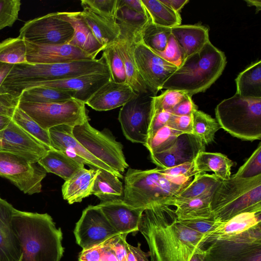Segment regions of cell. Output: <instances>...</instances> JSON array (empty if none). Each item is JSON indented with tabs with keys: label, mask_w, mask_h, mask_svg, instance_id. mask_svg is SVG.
<instances>
[{
	"label": "cell",
	"mask_w": 261,
	"mask_h": 261,
	"mask_svg": "<svg viewBox=\"0 0 261 261\" xmlns=\"http://www.w3.org/2000/svg\"><path fill=\"white\" fill-rule=\"evenodd\" d=\"M139 231L149 247L150 261H190L195 251L202 248L203 234L178 221L169 205L155 204L145 209Z\"/></svg>",
	"instance_id": "obj_1"
},
{
	"label": "cell",
	"mask_w": 261,
	"mask_h": 261,
	"mask_svg": "<svg viewBox=\"0 0 261 261\" xmlns=\"http://www.w3.org/2000/svg\"><path fill=\"white\" fill-rule=\"evenodd\" d=\"M12 223L21 247L20 261H60L63 233L49 215L14 208Z\"/></svg>",
	"instance_id": "obj_2"
},
{
	"label": "cell",
	"mask_w": 261,
	"mask_h": 261,
	"mask_svg": "<svg viewBox=\"0 0 261 261\" xmlns=\"http://www.w3.org/2000/svg\"><path fill=\"white\" fill-rule=\"evenodd\" d=\"M159 169L128 168L124 178L123 201L144 210L155 204L169 205L193 179L168 176L161 173Z\"/></svg>",
	"instance_id": "obj_3"
},
{
	"label": "cell",
	"mask_w": 261,
	"mask_h": 261,
	"mask_svg": "<svg viewBox=\"0 0 261 261\" xmlns=\"http://www.w3.org/2000/svg\"><path fill=\"white\" fill-rule=\"evenodd\" d=\"M226 63L224 53L209 41L182 62L162 89L181 91L191 97L204 92L221 75Z\"/></svg>",
	"instance_id": "obj_4"
},
{
	"label": "cell",
	"mask_w": 261,
	"mask_h": 261,
	"mask_svg": "<svg viewBox=\"0 0 261 261\" xmlns=\"http://www.w3.org/2000/svg\"><path fill=\"white\" fill-rule=\"evenodd\" d=\"M210 206L214 220L221 222L241 213L261 212V175L221 179L213 194Z\"/></svg>",
	"instance_id": "obj_5"
},
{
	"label": "cell",
	"mask_w": 261,
	"mask_h": 261,
	"mask_svg": "<svg viewBox=\"0 0 261 261\" xmlns=\"http://www.w3.org/2000/svg\"><path fill=\"white\" fill-rule=\"evenodd\" d=\"M93 73H109L102 57L92 60L54 64H15L9 73L7 80L11 87L20 93L35 83L68 79Z\"/></svg>",
	"instance_id": "obj_6"
},
{
	"label": "cell",
	"mask_w": 261,
	"mask_h": 261,
	"mask_svg": "<svg viewBox=\"0 0 261 261\" xmlns=\"http://www.w3.org/2000/svg\"><path fill=\"white\" fill-rule=\"evenodd\" d=\"M221 128L239 139H261V99L247 98L236 93L220 102L215 109Z\"/></svg>",
	"instance_id": "obj_7"
},
{
	"label": "cell",
	"mask_w": 261,
	"mask_h": 261,
	"mask_svg": "<svg viewBox=\"0 0 261 261\" xmlns=\"http://www.w3.org/2000/svg\"><path fill=\"white\" fill-rule=\"evenodd\" d=\"M206 245L204 261H261V224Z\"/></svg>",
	"instance_id": "obj_8"
},
{
	"label": "cell",
	"mask_w": 261,
	"mask_h": 261,
	"mask_svg": "<svg viewBox=\"0 0 261 261\" xmlns=\"http://www.w3.org/2000/svg\"><path fill=\"white\" fill-rule=\"evenodd\" d=\"M72 134L89 152L115 171L122 174L128 168L122 144L109 130H98L88 120L73 127Z\"/></svg>",
	"instance_id": "obj_9"
},
{
	"label": "cell",
	"mask_w": 261,
	"mask_h": 261,
	"mask_svg": "<svg viewBox=\"0 0 261 261\" xmlns=\"http://www.w3.org/2000/svg\"><path fill=\"white\" fill-rule=\"evenodd\" d=\"M85 103L72 98L62 102L19 101L18 107L42 128L48 130L61 125L74 127L89 120Z\"/></svg>",
	"instance_id": "obj_10"
},
{
	"label": "cell",
	"mask_w": 261,
	"mask_h": 261,
	"mask_svg": "<svg viewBox=\"0 0 261 261\" xmlns=\"http://www.w3.org/2000/svg\"><path fill=\"white\" fill-rule=\"evenodd\" d=\"M46 173L38 162L12 153L0 152V176L9 180L24 194L40 193Z\"/></svg>",
	"instance_id": "obj_11"
},
{
	"label": "cell",
	"mask_w": 261,
	"mask_h": 261,
	"mask_svg": "<svg viewBox=\"0 0 261 261\" xmlns=\"http://www.w3.org/2000/svg\"><path fill=\"white\" fill-rule=\"evenodd\" d=\"M73 35L70 23L54 12L27 21L19 30V36L34 43L57 45L67 44Z\"/></svg>",
	"instance_id": "obj_12"
},
{
	"label": "cell",
	"mask_w": 261,
	"mask_h": 261,
	"mask_svg": "<svg viewBox=\"0 0 261 261\" xmlns=\"http://www.w3.org/2000/svg\"><path fill=\"white\" fill-rule=\"evenodd\" d=\"M138 94L122 106L118 120L125 137L133 143L144 146L148 136L152 96Z\"/></svg>",
	"instance_id": "obj_13"
},
{
	"label": "cell",
	"mask_w": 261,
	"mask_h": 261,
	"mask_svg": "<svg viewBox=\"0 0 261 261\" xmlns=\"http://www.w3.org/2000/svg\"><path fill=\"white\" fill-rule=\"evenodd\" d=\"M134 56L139 73L148 91L156 96L177 67L146 46L140 38L135 43Z\"/></svg>",
	"instance_id": "obj_14"
},
{
	"label": "cell",
	"mask_w": 261,
	"mask_h": 261,
	"mask_svg": "<svg viewBox=\"0 0 261 261\" xmlns=\"http://www.w3.org/2000/svg\"><path fill=\"white\" fill-rule=\"evenodd\" d=\"M73 233L82 250L92 248L119 234L97 205H89L84 210Z\"/></svg>",
	"instance_id": "obj_15"
},
{
	"label": "cell",
	"mask_w": 261,
	"mask_h": 261,
	"mask_svg": "<svg viewBox=\"0 0 261 261\" xmlns=\"http://www.w3.org/2000/svg\"><path fill=\"white\" fill-rule=\"evenodd\" d=\"M72 127L61 125L48 130L52 149L62 151L70 157L88 165L91 169L105 170L118 178H123L119 173L103 163L89 152L74 137Z\"/></svg>",
	"instance_id": "obj_16"
},
{
	"label": "cell",
	"mask_w": 261,
	"mask_h": 261,
	"mask_svg": "<svg viewBox=\"0 0 261 261\" xmlns=\"http://www.w3.org/2000/svg\"><path fill=\"white\" fill-rule=\"evenodd\" d=\"M25 42L27 62L29 64H54L96 59L93 56L68 44L50 45L27 41Z\"/></svg>",
	"instance_id": "obj_17"
},
{
	"label": "cell",
	"mask_w": 261,
	"mask_h": 261,
	"mask_svg": "<svg viewBox=\"0 0 261 261\" xmlns=\"http://www.w3.org/2000/svg\"><path fill=\"white\" fill-rule=\"evenodd\" d=\"M205 145L192 134H182L174 144L163 152L150 154L152 162L165 169L194 161L198 153L205 151Z\"/></svg>",
	"instance_id": "obj_18"
},
{
	"label": "cell",
	"mask_w": 261,
	"mask_h": 261,
	"mask_svg": "<svg viewBox=\"0 0 261 261\" xmlns=\"http://www.w3.org/2000/svg\"><path fill=\"white\" fill-rule=\"evenodd\" d=\"M118 24L121 33L115 44L124 65L126 83L138 94L150 93L139 73L134 56L135 43L139 38L141 30L123 24Z\"/></svg>",
	"instance_id": "obj_19"
},
{
	"label": "cell",
	"mask_w": 261,
	"mask_h": 261,
	"mask_svg": "<svg viewBox=\"0 0 261 261\" xmlns=\"http://www.w3.org/2000/svg\"><path fill=\"white\" fill-rule=\"evenodd\" d=\"M110 80V73H93L68 79L35 83L26 89L42 86L73 91L75 93L74 98L86 104L90 97Z\"/></svg>",
	"instance_id": "obj_20"
},
{
	"label": "cell",
	"mask_w": 261,
	"mask_h": 261,
	"mask_svg": "<svg viewBox=\"0 0 261 261\" xmlns=\"http://www.w3.org/2000/svg\"><path fill=\"white\" fill-rule=\"evenodd\" d=\"M98 206L119 234H128L139 231L142 209L133 207L122 199L100 202Z\"/></svg>",
	"instance_id": "obj_21"
},
{
	"label": "cell",
	"mask_w": 261,
	"mask_h": 261,
	"mask_svg": "<svg viewBox=\"0 0 261 261\" xmlns=\"http://www.w3.org/2000/svg\"><path fill=\"white\" fill-rule=\"evenodd\" d=\"M137 95L128 84L110 80L90 97L86 105L97 111H106L123 106Z\"/></svg>",
	"instance_id": "obj_22"
},
{
	"label": "cell",
	"mask_w": 261,
	"mask_h": 261,
	"mask_svg": "<svg viewBox=\"0 0 261 261\" xmlns=\"http://www.w3.org/2000/svg\"><path fill=\"white\" fill-rule=\"evenodd\" d=\"M14 207L0 197V261H20L22 250L13 228Z\"/></svg>",
	"instance_id": "obj_23"
},
{
	"label": "cell",
	"mask_w": 261,
	"mask_h": 261,
	"mask_svg": "<svg viewBox=\"0 0 261 261\" xmlns=\"http://www.w3.org/2000/svg\"><path fill=\"white\" fill-rule=\"evenodd\" d=\"M62 19L70 23L73 29V35L68 44L75 46L96 58L105 47L95 38L85 22L81 11L57 12Z\"/></svg>",
	"instance_id": "obj_24"
},
{
	"label": "cell",
	"mask_w": 261,
	"mask_h": 261,
	"mask_svg": "<svg viewBox=\"0 0 261 261\" xmlns=\"http://www.w3.org/2000/svg\"><path fill=\"white\" fill-rule=\"evenodd\" d=\"M261 224V212H247L238 214L203 234L201 246L215 240L234 236Z\"/></svg>",
	"instance_id": "obj_25"
},
{
	"label": "cell",
	"mask_w": 261,
	"mask_h": 261,
	"mask_svg": "<svg viewBox=\"0 0 261 261\" xmlns=\"http://www.w3.org/2000/svg\"><path fill=\"white\" fill-rule=\"evenodd\" d=\"M171 34L182 51L184 60L201 50L210 41L208 29L199 24L177 25L171 28Z\"/></svg>",
	"instance_id": "obj_26"
},
{
	"label": "cell",
	"mask_w": 261,
	"mask_h": 261,
	"mask_svg": "<svg viewBox=\"0 0 261 261\" xmlns=\"http://www.w3.org/2000/svg\"><path fill=\"white\" fill-rule=\"evenodd\" d=\"M98 170L84 168L70 179L65 180L62 187L63 199L71 204L80 202L83 199L92 195Z\"/></svg>",
	"instance_id": "obj_27"
},
{
	"label": "cell",
	"mask_w": 261,
	"mask_h": 261,
	"mask_svg": "<svg viewBox=\"0 0 261 261\" xmlns=\"http://www.w3.org/2000/svg\"><path fill=\"white\" fill-rule=\"evenodd\" d=\"M38 163L47 173L55 174L65 180L85 168V164L55 149L48 150Z\"/></svg>",
	"instance_id": "obj_28"
},
{
	"label": "cell",
	"mask_w": 261,
	"mask_h": 261,
	"mask_svg": "<svg viewBox=\"0 0 261 261\" xmlns=\"http://www.w3.org/2000/svg\"><path fill=\"white\" fill-rule=\"evenodd\" d=\"M81 14L95 38L104 47L115 43L121 30L117 22L103 17L86 8Z\"/></svg>",
	"instance_id": "obj_29"
},
{
	"label": "cell",
	"mask_w": 261,
	"mask_h": 261,
	"mask_svg": "<svg viewBox=\"0 0 261 261\" xmlns=\"http://www.w3.org/2000/svg\"><path fill=\"white\" fill-rule=\"evenodd\" d=\"M211 198H174L169 205L176 207L175 214L178 221L213 218L210 206ZM214 219V218H213Z\"/></svg>",
	"instance_id": "obj_30"
},
{
	"label": "cell",
	"mask_w": 261,
	"mask_h": 261,
	"mask_svg": "<svg viewBox=\"0 0 261 261\" xmlns=\"http://www.w3.org/2000/svg\"><path fill=\"white\" fill-rule=\"evenodd\" d=\"M195 169L198 173L213 171L218 178L228 179L230 177L232 161L225 155L218 152L201 151L194 161Z\"/></svg>",
	"instance_id": "obj_31"
},
{
	"label": "cell",
	"mask_w": 261,
	"mask_h": 261,
	"mask_svg": "<svg viewBox=\"0 0 261 261\" xmlns=\"http://www.w3.org/2000/svg\"><path fill=\"white\" fill-rule=\"evenodd\" d=\"M239 96L247 98L261 99V61L250 64L235 80Z\"/></svg>",
	"instance_id": "obj_32"
},
{
	"label": "cell",
	"mask_w": 261,
	"mask_h": 261,
	"mask_svg": "<svg viewBox=\"0 0 261 261\" xmlns=\"http://www.w3.org/2000/svg\"><path fill=\"white\" fill-rule=\"evenodd\" d=\"M92 194L97 197L101 202L123 199V186L119 178L115 174L98 169Z\"/></svg>",
	"instance_id": "obj_33"
},
{
	"label": "cell",
	"mask_w": 261,
	"mask_h": 261,
	"mask_svg": "<svg viewBox=\"0 0 261 261\" xmlns=\"http://www.w3.org/2000/svg\"><path fill=\"white\" fill-rule=\"evenodd\" d=\"M73 91L60 89L37 86L23 90L20 96L19 101L32 103L62 102L75 98Z\"/></svg>",
	"instance_id": "obj_34"
},
{
	"label": "cell",
	"mask_w": 261,
	"mask_h": 261,
	"mask_svg": "<svg viewBox=\"0 0 261 261\" xmlns=\"http://www.w3.org/2000/svg\"><path fill=\"white\" fill-rule=\"evenodd\" d=\"M221 180L214 174H197L191 182L175 198L211 199Z\"/></svg>",
	"instance_id": "obj_35"
},
{
	"label": "cell",
	"mask_w": 261,
	"mask_h": 261,
	"mask_svg": "<svg viewBox=\"0 0 261 261\" xmlns=\"http://www.w3.org/2000/svg\"><path fill=\"white\" fill-rule=\"evenodd\" d=\"M141 2L152 23L169 28L181 24V19L179 13L160 0H141Z\"/></svg>",
	"instance_id": "obj_36"
},
{
	"label": "cell",
	"mask_w": 261,
	"mask_h": 261,
	"mask_svg": "<svg viewBox=\"0 0 261 261\" xmlns=\"http://www.w3.org/2000/svg\"><path fill=\"white\" fill-rule=\"evenodd\" d=\"M171 35V28L152 23L150 18L139 33L140 40L154 52L162 51L165 48Z\"/></svg>",
	"instance_id": "obj_37"
},
{
	"label": "cell",
	"mask_w": 261,
	"mask_h": 261,
	"mask_svg": "<svg viewBox=\"0 0 261 261\" xmlns=\"http://www.w3.org/2000/svg\"><path fill=\"white\" fill-rule=\"evenodd\" d=\"M193 134L205 145L214 141L216 133L221 128L217 121L201 111L192 113Z\"/></svg>",
	"instance_id": "obj_38"
},
{
	"label": "cell",
	"mask_w": 261,
	"mask_h": 261,
	"mask_svg": "<svg viewBox=\"0 0 261 261\" xmlns=\"http://www.w3.org/2000/svg\"><path fill=\"white\" fill-rule=\"evenodd\" d=\"M12 119L48 149H52L48 130L42 128L18 106L16 108Z\"/></svg>",
	"instance_id": "obj_39"
},
{
	"label": "cell",
	"mask_w": 261,
	"mask_h": 261,
	"mask_svg": "<svg viewBox=\"0 0 261 261\" xmlns=\"http://www.w3.org/2000/svg\"><path fill=\"white\" fill-rule=\"evenodd\" d=\"M26 44L19 36L0 42V62L12 65L26 63Z\"/></svg>",
	"instance_id": "obj_40"
},
{
	"label": "cell",
	"mask_w": 261,
	"mask_h": 261,
	"mask_svg": "<svg viewBox=\"0 0 261 261\" xmlns=\"http://www.w3.org/2000/svg\"><path fill=\"white\" fill-rule=\"evenodd\" d=\"M102 57L108 67L110 80L116 83H126L127 77L124 65L115 42L104 48Z\"/></svg>",
	"instance_id": "obj_41"
},
{
	"label": "cell",
	"mask_w": 261,
	"mask_h": 261,
	"mask_svg": "<svg viewBox=\"0 0 261 261\" xmlns=\"http://www.w3.org/2000/svg\"><path fill=\"white\" fill-rule=\"evenodd\" d=\"M182 134L165 125L158 130L147 141L145 146L149 151L150 154L163 152L170 148L178 136Z\"/></svg>",
	"instance_id": "obj_42"
},
{
	"label": "cell",
	"mask_w": 261,
	"mask_h": 261,
	"mask_svg": "<svg viewBox=\"0 0 261 261\" xmlns=\"http://www.w3.org/2000/svg\"><path fill=\"white\" fill-rule=\"evenodd\" d=\"M119 0H82V8H86L109 20L117 22Z\"/></svg>",
	"instance_id": "obj_43"
},
{
	"label": "cell",
	"mask_w": 261,
	"mask_h": 261,
	"mask_svg": "<svg viewBox=\"0 0 261 261\" xmlns=\"http://www.w3.org/2000/svg\"><path fill=\"white\" fill-rule=\"evenodd\" d=\"M79 261H118L111 247L110 238L100 244L82 250Z\"/></svg>",
	"instance_id": "obj_44"
},
{
	"label": "cell",
	"mask_w": 261,
	"mask_h": 261,
	"mask_svg": "<svg viewBox=\"0 0 261 261\" xmlns=\"http://www.w3.org/2000/svg\"><path fill=\"white\" fill-rule=\"evenodd\" d=\"M185 92L175 90H166L159 96L151 97V108L170 111L187 96Z\"/></svg>",
	"instance_id": "obj_45"
},
{
	"label": "cell",
	"mask_w": 261,
	"mask_h": 261,
	"mask_svg": "<svg viewBox=\"0 0 261 261\" xmlns=\"http://www.w3.org/2000/svg\"><path fill=\"white\" fill-rule=\"evenodd\" d=\"M149 19L148 14L145 15L139 13L120 4L119 2L117 16L118 23H122L129 27L141 30Z\"/></svg>",
	"instance_id": "obj_46"
},
{
	"label": "cell",
	"mask_w": 261,
	"mask_h": 261,
	"mask_svg": "<svg viewBox=\"0 0 261 261\" xmlns=\"http://www.w3.org/2000/svg\"><path fill=\"white\" fill-rule=\"evenodd\" d=\"M261 175V143L245 163L232 175L241 178H253Z\"/></svg>",
	"instance_id": "obj_47"
},
{
	"label": "cell",
	"mask_w": 261,
	"mask_h": 261,
	"mask_svg": "<svg viewBox=\"0 0 261 261\" xmlns=\"http://www.w3.org/2000/svg\"><path fill=\"white\" fill-rule=\"evenodd\" d=\"M21 5L20 0H0V30L13 25L18 19Z\"/></svg>",
	"instance_id": "obj_48"
},
{
	"label": "cell",
	"mask_w": 261,
	"mask_h": 261,
	"mask_svg": "<svg viewBox=\"0 0 261 261\" xmlns=\"http://www.w3.org/2000/svg\"><path fill=\"white\" fill-rule=\"evenodd\" d=\"M154 53L162 59L177 68L184 60L182 51L172 34L168 39L164 50L162 51Z\"/></svg>",
	"instance_id": "obj_49"
},
{
	"label": "cell",
	"mask_w": 261,
	"mask_h": 261,
	"mask_svg": "<svg viewBox=\"0 0 261 261\" xmlns=\"http://www.w3.org/2000/svg\"><path fill=\"white\" fill-rule=\"evenodd\" d=\"M172 114L168 111L158 110L151 108L147 141L159 129L167 125Z\"/></svg>",
	"instance_id": "obj_50"
},
{
	"label": "cell",
	"mask_w": 261,
	"mask_h": 261,
	"mask_svg": "<svg viewBox=\"0 0 261 261\" xmlns=\"http://www.w3.org/2000/svg\"><path fill=\"white\" fill-rule=\"evenodd\" d=\"M159 171L162 174L174 177L192 178L198 174L195 170L194 161L165 169L160 168Z\"/></svg>",
	"instance_id": "obj_51"
},
{
	"label": "cell",
	"mask_w": 261,
	"mask_h": 261,
	"mask_svg": "<svg viewBox=\"0 0 261 261\" xmlns=\"http://www.w3.org/2000/svg\"><path fill=\"white\" fill-rule=\"evenodd\" d=\"M167 125L182 134H193L192 115L178 116L172 114Z\"/></svg>",
	"instance_id": "obj_52"
},
{
	"label": "cell",
	"mask_w": 261,
	"mask_h": 261,
	"mask_svg": "<svg viewBox=\"0 0 261 261\" xmlns=\"http://www.w3.org/2000/svg\"><path fill=\"white\" fill-rule=\"evenodd\" d=\"M188 228L202 234H204L221 222L216 221L213 218L208 219H197L180 221Z\"/></svg>",
	"instance_id": "obj_53"
},
{
	"label": "cell",
	"mask_w": 261,
	"mask_h": 261,
	"mask_svg": "<svg viewBox=\"0 0 261 261\" xmlns=\"http://www.w3.org/2000/svg\"><path fill=\"white\" fill-rule=\"evenodd\" d=\"M19 102V97L9 93H0V115L12 118Z\"/></svg>",
	"instance_id": "obj_54"
},
{
	"label": "cell",
	"mask_w": 261,
	"mask_h": 261,
	"mask_svg": "<svg viewBox=\"0 0 261 261\" xmlns=\"http://www.w3.org/2000/svg\"><path fill=\"white\" fill-rule=\"evenodd\" d=\"M127 234H119L110 238L111 247L118 261H127L126 242Z\"/></svg>",
	"instance_id": "obj_55"
},
{
	"label": "cell",
	"mask_w": 261,
	"mask_h": 261,
	"mask_svg": "<svg viewBox=\"0 0 261 261\" xmlns=\"http://www.w3.org/2000/svg\"><path fill=\"white\" fill-rule=\"evenodd\" d=\"M0 152H10L23 156L33 162H38L40 158L31 154L9 141L0 138Z\"/></svg>",
	"instance_id": "obj_56"
},
{
	"label": "cell",
	"mask_w": 261,
	"mask_h": 261,
	"mask_svg": "<svg viewBox=\"0 0 261 261\" xmlns=\"http://www.w3.org/2000/svg\"><path fill=\"white\" fill-rule=\"evenodd\" d=\"M197 109V107L193 102L192 97L187 95L185 98L170 111V112L178 116L191 115L193 111Z\"/></svg>",
	"instance_id": "obj_57"
},
{
	"label": "cell",
	"mask_w": 261,
	"mask_h": 261,
	"mask_svg": "<svg viewBox=\"0 0 261 261\" xmlns=\"http://www.w3.org/2000/svg\"><path fill=\"white\" fill-rule=\"evenodd\" d=\"M149 252H145L141 248V244L138 243L137 247L133 246L128 243L126 244L127 261H150Z\"/></svg>",
	"instance_id": "obj_58"
},
{
	"label": "cell",
	"mask_w": 261,
	"mask_h": 261,
	"mask_svg": "<svg viewBox=\"0 0 261 261\" xmlns=\"http://www.w3.org/2000/svg\"><path fill=\"white\" fill-rule=\"evenodd\" d=\"M119 3L139 13L147 14L141 0H119Z\"/></svg>",
	"instance_id": "obj_59"
},
{
	"label": "cell",
	"mask_w": 261,
	"mask_h": 261,
	"mask_svg": "<svg viewBox=\"0 0 261 261\" xmlns=\"http://www.w3.org/2000/svg\"><path fill=\"white\" fill-rule=\"evenodd\" d=\"M174 11L179 13L180 10L189 3V0H160Z\"/></svg>",
	"instance_id": "obj_60"
},
{
	"label": "cell",
	"mask_w": 261,
	"mask_h": 261,
	"mask_svg": "<svg viewBox=\"0 0 261 261\" xmlns=\"http://www.w3.org/2000/svg\"><path fill=\"white\" fill-rule=\"evenodd\" d=\"M13 66L12 64L0 62V87Z\"/></svg>",
	"instance_id": "obj_61"
},
{
	"label": "cell",
	"mask_w": 261,
	"mask_h": 261,
	"mask_svg": "<svg viewBox=\"0 0 261 261\" xmlns=\"http://www.w3.org/2000/svg\"><path fill=\"white\" fill-rule=\"evenodd\" d=\"M205 251L203 248H198L190 259V261H204Z\"/></svg>",
	"instance_id": "obj_62"
},
{
	"label": "cell",
	"mask_w": 261,
	"mask_h": 261,
	"mask_svg": "<svg viewBox=\"0 0 261 261\" xmlns=\"http://www.w3.org/2000/svg\"><path fill=\"white\" fill-rule=\"evenodd\" d=\"M12 120V118L0 115V131L5 129Z\"/></svg>",
	"instance_id": "obj_63"
},
{
	"label": "cell",
	"mask_w": 261,
	"mask_h": 261,
	"mask_svg": "<svg viewBox=\"0 0 261 261\" xmlns=\"http://www.w3.org/2000/svg\"><path fill=\"white\" fill-rule=\"evenodd\" d=\"M247 5L249 6H254L256 8V13H258L261 10L260 0H245Z\"/></svg>",
	"instance_id": "obj_64"
}]
</instances>
